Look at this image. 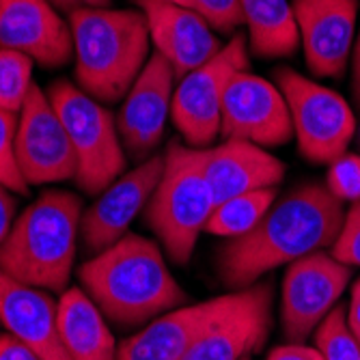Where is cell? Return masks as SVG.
Returning a JSON list of instances; mask_svg holds the SVG:
<instances>
[{
	"label": "cell",
	"mask_w": 360,
	"mask_h": 360,
	"mask_svg": "<svg viewBox=\"0 0 360 360\" xmlns=\"http://www.w3.org/2000/svg\"><path fill=\"white\" fill-rule=\"evenodd\" d=\"M345 207L326 184H302L276 199L248 233L220 250V278L236 289L255 285L274 268L333 246Z\"/></svg>",
	"instance_id": "obj_1"
},
{
	"label": "cell",
	"mask_w": 360,
	"mask_h": 360,
	"mask_svg": "<svg viewBox=\"0 0 360 360\" xmlns=\"http://www.w3.org/2000/svg\"><path fill=\"white\" fill-rule=\"evenodd\" d=\"M78 278L104 317L123 328L149 323L188 300L158 244L136 233L93 255Z\"/></svg>",
	"instance_id": "obj_2"
},
{
	"label": "cell",
	"mask_w": 360,
	"mask_h": 360,
	"mask_svg": "<svg viewBox=\"0 0 360 360\" xmlns=\"http://www.w3.org/2000/svg\"><path fill=\"white\" fill-rule=\"evenodd\" d=\"M76 82L102 104L123 102L149 60V26L141 9H80L68 15Z\"/></svg>",
	"instance_id": "obj_3"
},
{
	"label": "cell",
	"mask_w": 360,
	"mask_h": 360,
	"mask_svg": "<svg viewBox=\"0 0 360 360\" xmlns=\"http://www.w3.org/2000/svg\"><path fill=\"white\" fill-rule=\"evenodd\" d=\"M82 222L80 196L48 190L13 222L0 246V272L44 291L63 293L70 283Z\"/></svg>",
	"instance_id": "obj_4"
},
{
	"label": "cell",
	"mask_w": 360,
	"mask_h": 360,
	"mask_svg": "<svg viewBox=\"0 0 360 360\" xmlns=\"http://www.w3.org/2000/svg\"><path fill=\"white\" fill-rule=\"evenodd\" d=\"M214 207L203 173V149L171 143L160 184L145 207V220L177 266L190 261Z\"/></svg>",
	"instance_id": "obj_5"
},
{
	"label": "cell",
	"mask_w": 360,
	"mask_h": 360,
	"mask_svg": "<svg viewBox=\"0 0 360 360\" xmlns=\"http://www.w3.org/2000/svg\"><path fill=\"white\" fill-rule=\"evenodd\" d=\"M46 93L72 139L78 160V188L93 196L102 194L125 173L127 165L117 119L102 102L68 80L54 82Z\"/></svg>",
	"instance_id": "obj_6"
},
{
	"label": "cell",
	"mask_w": 360,
	"mask_h": 360,
	"mask_svg": "<svg viewBox=\"0 0 360 360\" xmlns=\"http://www.w3.org/2000/svg\"><path fill=\"white\" fill-rule=\"evenodd\" d=\"M274 80L287 102L302 158L330 165L347 153L356 134V115L343 97L291 68H278Z\"/></svg>",
	"instance_id": "obj_7"
},
{
	"label": "cell",
	"mask_w": 360,
	"mask_h": 360,
	"mask_svg": "<svg viewBox=\"0 0 360 360\" xmlns=\"http://www.w3.org/2000/svg\"><path fill=\"white\" fill-rule=\"evenodd\" d=\"M244 70H248V39L242 32H236L212 60L179 78L171 119L188 147H212L220 134L226 84Z\"/></svg>",
	"instance_id": "obj_8"
},
{
	"label": "cell",
	"mask_w": 360,
	"mask_h": 360,
	"mask_svg": "<svg viewBox=\"0 0 360 360\" xmlns=\"http://www.w3.org/2000/svg\"><path fill=\"white\" fill-rule=\"evenodd\" d=\"M15 155L28 186L76 181L78 160L72 139L46 91L32 84L18 112Z\"/></svg>",
	"instance_id": "obj_9"
},
{
	"label": "cell",
	"mask_w": 360,
	"mask_h": 360,
	"mask_svg": "<svg viewBox=\"0 0 360 360\" xmlns=\"http://www.w3.org/2000/svg\"><path fill=\"white\" fill-rule=\"evenodd\" d=\"M352 281V268L323 250L289 264L283 278L281 319L285 337L302 343L326 319Z\"/></svg>",
	"instance_id": "obj_10"
},
{
	"label": "cell",
	"mask_w": 360,
	"mask_h": 360,
	"mask_svg": "<svg viewBox=\"0 0 360 360\" xmlns=\"http://www.w3.org/2000/svg\"><path fill=\"white\" fill-rule=\"evenodd\" d=\"M220 134L264 149L289 143L293 125L281 89L248 70L238 72L224 91Z\"/></svg>",
	"instance_id": "obj_11"
},
{
	"label": "cell",
	"mask_w": 360,
	"mask_h": 360,
	"mask_svg": "<svg viewBox=\"0 0 360 360\" xmlns=\"http://www.w3.org/2000/svg\"><path fill=\"white\" fill-rule=\"evenodd\" d=\"M175 72L153 52L136 82L129 86L117 117V129L127 158L145 162L165 136V127L173 110Z\"/></svg>",
	"instance_id": "obj_12"
},
{
	"label": "cell",
	"mask_w": 360,
	"mask_h": 360,
	"mask_svg": "<svg viewBox=\"0 0 360 360\" xmlns=\"http://www.w3.org/2000/svg\"><path fill=\"white\" fill-rule=\"evenodd\" d=\"M165 171V155H151L132 171L115 179L82 214L80 238L97 255L127 236L129 224L147 207Z\"/></svg>",
	"instance_id": "obj_13"
},
{
	"label": "cell",
	"mask_w": 360,
	"mask_h": 360,
	"mask_svg": "<svg viewBox=\"0 0 360 360\" xmlns=\"http://www.w3.org/2000/svg\"><path fill=\"white\" fill-rule=\"evenodd\" d=\"M293 13L311 74L339 78L356 44L358 0H293Z\"/></svg>",
	"instance_id": "obj_14"
},
{
	"label": "cell",
	"mask_w": 360,
	"mask_h": 360,
	"mask_svg": "<svg viewBox=\"0 0 360 360\" xmlns=\"http://www.w3.org/2000/svg\"><path fill=\"white\" fill-rule=\"evenodd\" d=\"M0 48L56 70L74 58L70 22L48 0H0Z\"/></svg>",
	"instance_id": "obj_15"
},
{
	"label": "cell",
	"mask_w": 360,
	"mask_h": 360,
	"mask_svg": "<svg viewBox=\"0 0 360 360\" xmlns=\"http://www.w3.org/2000/svg\"><path fill=\"white\" fill-rule=\"evenodd\" d=\"M242 298V289L199 302L184 304L158 315L134 337L119 345L117 360H181L212 323L231 311Z\"/></svg>",
	"instance_id": "obj_16"
},
{
	"label": "cell",
	"mask_w": 360,
	"mask_h": 360,
	"mask_svg": "<svg viewBox=\"0 0 360 360\" xmlns=\"http://www.w3.org/2000/svg\"><path fill=\"white\" fill-rule=\"evenodd\" d=\"M143 11L155 54L165 58L177 78L212 60L224 44L216 30L196 13L169 0H136Z\"/></svg>",
	"instance_id": "obj_17"
},
{
	"label": "cell",
	"mask_w": 360,
	"mask_h": 360,
	"mask_svg": "<svg viewBox=\"0 0 360 360\" xmlns=\"http://www.w3.org/2000/svg\"><path fill=\"white\" fill-rule=\"evenodd\" d=\"M272 328V287L242 289L240 302L194 341L181 360H244L264 347Z\"/></svg>",
	"instance_id": "obj_18"
},
{
	"label": "cell",
	"mask_w": 360,
	"mask_h": 360,
	"mask_svg": "<svg viewBox=\"0 0 360 360\" xmlns=\"http://www.w3.org/2000/svg\"><path fill=\"white\" fill-rule=\"evenodd\" d=\"M0 319L41 360H72L58 328V302L48 291L0 272Z\"/></svg>",
	"instance_id": "obj_19"
},
{
	"label": "cell",
	"mask_w": 360,
	"mask_h": 360,
	"mask_svg": "<svg viewBox=\"0 0 360 360\" xmlns=\"http://www.w3.org/2000/svg\"><path fill=\"white\" fill-rule=\"evenodd\" d=\"M203 173L220 205L238 194L276 188L285 179V165L264 147L229 139L203 149Z\"/></svg>",
	"instance_id": "obj_20"
},
{
	"label": "cell",
	"mask_w": 360,
	"mask_h": 360,
	"mask_svg": "<svg viewBox=\"0 0 360 360\" xmlns=\"http://www.w3.org/2000/svg\"><path fill=\"white\" fill-rule=\"evenodd\" d=\"M58 328L72 360H117L119 347L108 319L84 289L72 287L60 293Z\"/></svg>",
	"instance_id": "obj_21"
},
{
	"label": "cell",
	"mask_w": 360,
	"mask_h": 360,
	"mask_svg": "<svg viewBox=\"0 0 360 360\" xmlns=\"http://www.w3.org/2000/svg\"><path fill=\"white\" fill-rule=\"evenodd\" d=\"M248 46L261 58H285L300 46V32L289 0H240Z\"/></svg>",
	"instance_id": "obj_22"
},
{
	"label": "cell",
	"mask_w": 360,
	"mask_h": 360,
	"mask_svg": "<svg viewBox=\"0 0 360 360\" xmlns=\"http://www.w3.org/2000/svg\"><path fill=\"white\" fill-rule=\"evenodd\" d=\"M276 201V188L255 190L246 194H238L233 199H226L220 205L214 207L205 231L218 238L236 240L264 218V214L272 207Z\"/></svg>",
	"instance_id": "obj_23"
},
{
	"label": "cell",
	"mask_w": 360,
	"mask_h": 360,
	"mask_svg": "<svg viewBox=\"0 0 360 360\" xmlns=\"http://www.w3.org/2000/svg\"><path fill=\"white\" fill-rule=\"evenodd\" d=\"M32 84V60L20 52L0 48V108L20 112Z\"/></svg>",
	"instance_id": "obj_24"
},
{
	"label": "cell",
	"mask_w": 360,
	"mask_h": 360,
	"mask_svg": "<svg viewBox=\"0 0 360 360\" xmlns=\"http://www.w3.org/2000/svg\"><path fill=\"white\" fill-rule=\"evenodd\" d=\"M313 335L323 360H360V343L349 328L343 307L337 304Z\"/></svg>",
	"instance_id": "obj_25"
},
{
	"label": "cell",
	"mask_w": 360,
	"mask_h": 360,
	"mask_svg": "<svg viewBox=\"0 0 360 360\" xmlns=\"http://www.w3.org/2000/svg\"><path fill=\"white\" fill-rule=\"evenodd\" d=\"M15 134H18V112L0 108V186L11 190L15 196H26L30 186L24 181L18 165Z\"/></svg>",
	"instance_id": "obj_26"
},
{
	"label": "cell",
	"mask_w": 360,
	"mask_h": 360,
	"mask_svg": "<svg viewBox=\"0 0 360 360\" xmlns=\"http://www.w3.org/2000/svg\"><path fill=\"white\" fill-rule=\"evenodd\" d=\"M203 18L220 35H233L244 26L240 0H169Z\"/></svg>",
	"instance_id": "obj_27"
},
{
	"label": "cell",
	"mask_w": 360,
	"mask_h": 360,
	"mask_svg": "<svg viewBox=\"0 0 360 360\" xmlns=\"http://www.w3.org/2000/svg\"><path fill=\"white\" fill-rule=\"evenodd\" d=\"M326 188L343 205H352L360 201V155L343 153L328 165L326 175Z\"/></svg>",
	"instance_id": "obj_28"
},
{
	"label": "cell",
	"mask_w": 360,
	"mask_h": 360,
	"mask_svg": "<svg viewBox=\"0 0 360 360\" xmlns=\"http://www.w3.org/2000/svg\"><path fill=\"white\" fill-rule=\"evenodd\" d=\"M330 248L337 261L349 268H360V201L345 210L341 231Z\"/></svg>",
	"instance_id": "obj_29"
},
{
	"label": "cell",
	"mask_w": 360,
	"mask_h": 360,
	"mask_svg": "<svg viewBox=\"0 0 360 360\" xmlns=\"http://www.w3.org/2000/svg\"><path fill=\"white\" fill-rule=\"evenodd\" d=\"M0 360H41L15 335H0Z\"/></svg>",
	"instance_id": "obj_30"
},
{
	"label": "cell",
	"mask_w": 360,
	"mask_h": 360,
	"mask_svg": "<svg viewBox=\"0 0 360 360\" xmlns=\"http://www.w3.org/2000/svg\"><path fill=\"white\" fill-rule=\"evenodd\" d=\"M266 360H323L317 347H309L302 343H289L274 347Z\"/></svg>",
	"instance_id": "obj_31"
},
{
	"label": "cell",
	"mask_w": 360,
	"mask_h": 360,
	"mask_svg": "<svg viewBox=\"0 0 360 360\" xmlns=\"http://www.w3.org/2000/svg\"><path fill=\"white\" fill-rule=\"evenodd\" d=\"M13 222H15V196L11 190L0 186V246L7 240Z\"/></svg>",
	"instance_id": "obj_32"
},
{
	"label": "cell",
	"mask_w": 360,
	"mask_h": 360,
	"mask_svg": "<svg viewBox=\"0 0 360 360\" xmlns=\"http://www.w3.org/2000/svg\"><path fill=\"white\" fill-rule=\"evenodd\" d=\"M48 3L65 13V15H72L74 11H80V9H104V7H110L112 0H48Z\"/></svg>",
	"instance_id": "obj_33"
},
{
	"label": "cell",
	"mask_w": 360,
	"mask_h": 360,
	"mask_svg": "<svg viewBox=\"0 0 360 360\" xmlns=\"http://www.w3.org/2000/svg\"><path fill=\"white\" fill-rule=\"evenodd\" d=\"M345 315H347V323H349L354 337L360 343V278L352 285V298H349V307H347Z\"/></svg>",
	"instance_id": "obj_34"
},
{
	"label": "cell",
	"mask_w": 360,
	"mask_h": 360,
	"mask_svg": "<svg viewBox=\"0 0 360 360\" xmlns=\"http://www.w3.org/2000/svg\"><path fill=\"white\" fill-rule=\"evenodd\" d=\"M352 89H354V100L358 104L360 110V28H358V35H356V44H354V52H352Z\"/></svg>",
	"instance_id": "obj_35"
},
{
	"label": "cell",
	"mask_w": 360,
	"mask_h": 360,
	"mask_svg": "<svg viewBox=\"0 0 360 360\" xmlns=\"http://www.w3.org/2000/svg\"><path fill=\"white\" fill-rule=\"evenodd\" d=\"M244 360H250V358H244Z\"/></svg>",
	"instance_id": "obj_36"
},
{
	"label": "cell",
	"mask_w": 360,
	"mask_h": 360,
	"mask_svg": "<svg viewBox=\"0 0 360 360\" xmlns=\"http://www.w3.org/2000/svg\"><path fill=\"white\" fill-rule=\"evenodd\" d=\"M0 323H3V319H0Z\"/></svg>",
	"instance_id": "obj_37"
}]
</instances>
